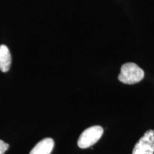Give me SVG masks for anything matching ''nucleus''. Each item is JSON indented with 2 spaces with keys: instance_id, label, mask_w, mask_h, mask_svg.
Returning a JSON list of instances; mask_svg holds the SVG:
<instances>
[{
  "instance_id": "nucleus-3",
  "label": "nucleus",
  "mask_w": 154,
  "mask_h": 154,
  "mask_svg": "<svg viewBox=\"0 0 154 154\" xmlns=\"http://www.w3.org/2000/svg\"><path fill=\"white\" fill-rule=\"evenodd\" d=\"M132 154H154V131L149 130L135 145Z\"/></svg>"
},
{
  "instance_id": "nucleus-2",
  "label": "nucleus",
  "mask_w": 154,
  "mask_h": 154,
  "mask_svg": "<svg viewBox=\"0 0 154 154\" xmlns=\"http://www.w3.org/2000/svg\"><path fill=\"white\" fill-rule=\"evenodd\" d=\"M103 134V129L100 126L88 128L81 134L78 140V146L81 149H88L99 141Z\"/></svg>"
},
{
  "instance_id": "nucleus-1",
  "label": "nucleus",
  "mask_w": 154,
  "mask_h": 154,
  "mask_svg": "<svg viewBox=\"0 0 154 154\" xmlns=\"http://www.w3.org/2000/svg\"><path fill=\"white\" fill-rule=\"evenodd\" d=\"M144 78V72L134 63H126L122 65L119 80L126 84H134L140 82Z\"/></svg>"
},
{
  "instance_id": "nucleus-5",
  "label": "nucleus",
  "mask_w": 154,
  "mask_h": 154,
  "mask_svg": "<svg viewBox=\"0 0 154 154\" xmlns=\"http://www.w3.org/2000/svg\"><path fill=\"white\" fill-rule=\"evenodd\" d=\"M11 63V57L8 47L5 45L0 46V70L7 72L9 70Z\"/></svg>"
},
{
  "instance_id": "nucleus-4",
  "label": "nucleus",
  "mask_w": 154,
  "mask_h": 154,
  "mask_svg": "<svg viewBox=\"0 0 154 154\" xmlns=\"http://www.w3.org/2000/svg\"><path fill=\"white\" fill-rule=\"evenodd\" d=\"M54 146V141L52 138H44L34 146L29 154H51Z\"/></svg>"
},
{
  "instance_id": "nucleus-6",
  "label": "nucleus",
  "mask_w": 154,
  "mask_h": 154,
  "mask_svg": "<svg viewBox=\"0 0 154 154\" xmlns=\"http://www.w3.org/2000/svg\"><path fill=\"white\" fill-rule=\"evenodd\" d=\"M8 143H5L2 140H0V154H4L9 149Z\"/></svg>"
}]
</instances>
